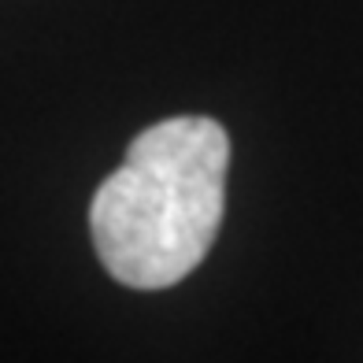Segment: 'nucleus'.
<instances>
[{
  "mask_svg": "<svg viewBox=\"0 0 363 363\" xmlns=\"http://www.w3.org/2000/svg\"><path fill=\"white\" fill-rule=\"evenodd\" d=\"M230 138L208 115L141 130L93 193L89 230L104 271L130 289H167L216 245L226 208Z\"/></svg>",
  "mask_w": 363,
  "mask_h": 363,
  "instance_id": "obj_1",
  "label": "nucleus"
}]
</instances>
